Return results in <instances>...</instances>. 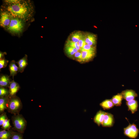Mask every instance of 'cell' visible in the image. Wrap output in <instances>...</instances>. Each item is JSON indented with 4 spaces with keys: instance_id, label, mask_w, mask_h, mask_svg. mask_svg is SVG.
Segmentation results:
<instances>
[{
    "instance_id": "1f68e13d",
    "label": "cell",
    "mask_w": 139,
    "mask_h": 139,
    "mask_svg": "<svg viewBox=\"0 0 139 139\" xmlns=\"http://www.w3.org/2000/svg\"><path fill=\"white\" fill-rule=\"evenodd\" d=\"M6 53L2 52L0 51V59H2L4 58V56L5 55Z\"/></svg>"
},
{
    "instance_id": "44dd1931",
    "label": "cell",
    "mask_w": 139,
    "mask_h": 139,
    "mask_svg": "<svg viewBox=\"0 0 139 139\" xmlns=\"http://www.w3.org/2000/svg\"><path fill=\"white\" fill-rule=\"evenodd\" d=\"M65 51L67 55L72 57L76 53L79 51L76 48L68 45H65Z\"/></svg>"
},
{
    "instance_id": "6da1fadb",
    "label": "cell",
    "mask_w": 139,
    "mask_h": 139,
    "mask_svg": "<svg viewBox=\"0 0 139 139\" xmlns=\"http://www.w3.org/2000/svg\"><path fill=\"white\" fill-rule=\"evenodd\" d=\"M2 8L7 12L12 17L26 22L32 19L34 12L33 3L28 0H6Z\"/></svg>"
},
{
    "instance_id": "d6986e66",
    "label": "cell",
    "mask_w": 139,
    "mask_h": 139,
    "mask_svg": "<svg viewBox=\"0 0 139 139\" xmlns=\"http://www.w3.org/2000/svg\"><path fill=\"white\" fill-rule=\"evenodd\" d=\"M123 99L122 95L120 93L114 96L111 99L114 105L119 106L121 105Z\"/></svg>"
},
{
    "instance_id": "7a4b0ae2",
    "label": "cell",
    "mask_w": 139,
    "mask_h": 139,
    "mask_svg": "<svg viewBox=\"0 0 139 139\" xmlns=\"http://www.w3.org/2000/svg\"><path fill=\"white\" fill-rule=\"evenodd\" d=\"M26 23L20 19L12 17L10 24L6 30L13 35L20 36L24 30Z\"/></svg>"
},
{
    "instance_id": "603a6c76",
    "label": "cell",
    "mask_w": 139,
    "mask_h": 139,
    "mask_svg": "<svg viewBox=\"0 0 139 139\" xmlns=\"http://www.w3.org/2000/svg\"><path fill=\"white\" fill-rule=\"evenodd\" d=\"M66 45L75 48L79 51H80L81 49L78 43L74 42L68 39L67 40Z\"/></svg>"
},
{
    "instance_id": "9a60e30c",
    "label": "cell",
    "mask_w": 139,
    "mask_h": 139,
    "mask_svg": "<svg viewBox=\"0 0 139 139\" xmlns=\"http://www.w3.org/2000/svg\"><path fill=\"white\" fill-rule=\"evenodd\" d=\"M84 36L82 32L77 31L72 33L69 36L68 39L74 42H77Z\"/></svg>"
},
{
    "instance_id": "ba28073f",
    "label": "cell",
    "mask_w": 139,
    "mask_h": 139,
    "mask_svg": "<svg viewBox=\"0 0 139 139\" xmlns=\"http://www.w3.org/2000/svg\"><path fill=\"white\" fill-rule=\"evenodd\" d=\"M114 122L113 115L111 113L106 112L102 125L103 127H111L113 125Z\"/></svg>"
},
{
    "instance_id": "5b68a950",
    "label": "cell",
    "mask_w": 139,
    "mask_h": 139,
    "mask_svg": "<svg viewBox=\"0 0 139 139\" xmlns=\"http://www.w3.org/2000/svg\"><path fill=\"white\" fill-rule=\"evenodd\" d=\"M124 134L131 138H136L139 132L138 129L134 123H129L127 127L124 128Z\"/></svg>"
},
{
    "instance_id": "8fae6325",
    "label": "cell",
    "mask_w": 139,
    "mask_h": 139,
    "mask_svg": "<svg viewBox=\"0 0 139 139\" xmlns=\"http://www.w3.org/2000/svg\"><path fill=\"white\" fill-rule=\"evenodd\" d=\"M82 61H88L92 59L95 55V51L86 50L81 49Z\"/></svg>"
},
{
    "instance_id": "f1b7e54d",
    "label": "cell",
    "mask_w": 139,
    "mask_h": 139,
    "mask_svg": "<svg viewBox=\"0 0 139 139\" xmlns=\"http://www.w3.org/2000/svg\"><path fill=\"white\" fill-rule=\"evenodd\" d=\"M7 118L5 113L2 114L0 116V126H2L5 119Z\"/></svg>"
},
{
    "instance_id": "83f0119b",
    "label": "cell",
    "mask_w": 139,
    "mask_h": 139,
    "mask_svg": "<svg viewBox=\"0 0 139 139\" xmlns=\"http://www.w3.org/2000/svg\"><path fill=\"white\" fill-rule=\"evenodd\" d=\"M11 139H23L21 135L19 133H12Z\"/></svg>"
},
{
    "instance_id": "d4e9b609",
    "label": "cell",
    "mask_w": 139,
    "mask_h": 139,
    "mask_svg": "<svg viewBox=\"0 0 139 139\" xmlns=\"http://www.w3.org/2000/svg\"><path fill=\"white\" fill-rule=\"evenodd\" d=\"M11 127L10 123V120L7 117L5 119L2 127L3 130H8Z\"/></svg>"
},
{
    "instance_id": "3957f363",
    "label": "cell",
    "mask_w": 139,
    "mask_h": 139,
    "mask_svg": "<svg viewBox=\"0 0 139 139\" xmlns=\"http://www.w3.org/2000/svg\"><path fill=\"white\" fill-rule=\"evenodd\" d=\"M22 107V104L20 98L15 96L9 97L7 109L8 111L14 115L18 114Z\"/></svg>"
},
{
    "instance_id": "7c38bea8",
    "label": "cell",
    "mask_w": 139,
    "mask_h": 139,
    "mask_svg": "<svg viewBox=\"0 0 139 139\" xmlns=\"http://www.w3.org/2000/svg\"><path fill=\"white\" fill-rule=\"evenodd\" d=\"M16 63L18 65V72L21 73L23 72L28 65L27 55H25L24 57L20 59Z\"/></svg>"
},
{
    "instance_id": "ac0fdd59",
    "label": "cell",
    "mask_w": 139,
    "mask_h": 139,
    "mask_svg": "<svg viewBox=\"0 0 139 139\" xmlns=\"http://www.w3.org/2000/svg\"><path fill=\"white\" fill-rule=\"evenodd\" d=\"M9 96L0 97V112L3 113L5 110L7 109L8 104Z\"/></svg>"
},
{
    "instance_id": "277c9868",
    "label": "cell",
    "mask_w": 139,
    "mask_h": 139,
    "mask_svg": "<svg viewBox=\"0 0 139 139\" xmlns=\"http://www.w3.org/2000/svg\"><path fill=\"white\" fill-rule=\"evenodd\" d=\"M14 129L18 132L23 133L27 126L26 120L21 115H14L12 117Z\"/></svg>"
},
{
    "instance_id": "484cf974",
    "label": "cell",
    "mask_w": 139,
    "mask_h": 139,
    "mask_svg": "<svg viewBox=\"0 0 139 139\" xmlns=\"http://www.w3.org/2000/svg\"><path fill=\"white\" fill-rule=\"evenodd\" d=\"M8 62L5 58L0 59V69L5 68L7 66Z\"/></svg>"
},
{
    "instance_id": "7402d4cb",
    "label": "cell",
    "mask_w": 139,
    "mask_h": 139,
    "mask_svg": "<svg viewBox=\"0 0 139 139\" xmlns=\"http://www.w3.org/2000/svg\"><path fill=\"white\" fill-rule=\"evenodd\" d=\"M12 133L9 131L3 130L0 131V139H10Z\"/></svg>"
},
{
    "instance_id": "e0dca14e",
    "label": "cell",
    "mask_w": 139,
    "mask_h": 139,
    "mask_svg": "<svg viewBox=\"0 0 139 139\" xmlns=\"http://www.w3.org/2000/svg\"><path fill=\"white\" fill-rule=\"evenodd\" d=\"M9 67L10 72V76H12L13 79L14 76L16 75L18 71V67L16 66L15 62L14 60L10 62Z\"/></svg>"
},
{
    "instance_id": "4dcf8cb0",
    "label": "cell",
    "mask_w": 139,
    "mask_h": 139,
    "mask_svg": "<svg viewBox=\"0 0 139 139\" xmlns=\"http://www.w3.org/2000/svg\"><path fill=\"white\" fill-rule=\"evenodd\" d=\"M78 44L79 46L81 49L86 44L85 41L84 36L79 41Z\"/></svg>"
},
{
    "instance_id": "9c48e42d",
    "label": "cell",
    "mask_w": 139,
    "mask_h": 139,
    "mask_svg": "<svg viewBox=\"0 0 139 139\" xmlns=\"http://www.w3.org/2000/svg\"><path fill=\"white\" fill-rule=\"evenodd\" d=\"M84 38L86 44L91 46H95L96 44L97 38L94 34L87 33L84 34Z\"/></svg>"
},
{
    "instance_id": "ffe728a7",
    "label": "cell",
    "mask_w": 139,
    "mask_h": 139,
    "mask_svg": "<svg viewBox=\"0 0 139 139\" xmlns=\"http://www.w3.org/2000/svg\"><path fill=\"white\" fill-rule=\"evenodd\" d=\"M100 106L104 109H109L114 106L111 99H106L100 104Z\"/></svg>"
},
{
    "instance_id": "4316f807",
    "label": "cell",
    "mask_w": 139,
    "mask_h": 139,
    "mask_svg": "<svg viewBox=\"0 0 139 139\" xmlns=\"http://www.w3.org/2000/svg\"><path fill=\"white\" fill-rule=\"evenodd\" d=\"M81 49L86 50L95 51L96 48L95 46H91L86 44Z\"/></svg>"
},
{
    "instance_id": "2e32d148",
    "label": "cell",
    "mask_w": 139,
    "mask_h": 139,
    "mask_svg": "<svg viewBox=\"0 0 139 139\" xmlns=\"http://www.w3.org/2000/svg\"><path fill=\"white\" fill-rule=\"evenodd\" d=\"M9 76L6 74L1 75L0 77V86L3 87H8L11 81Z\"/></svg>"
},
{
    "instance_id": "30bf717a",
    "label": "cell",
    "mask_w": 139,
    "mask_h": 139,
    "mask_svg": "<svg viewBox=\"0 0 139 139\" xmlns=\"http://www.w3.org/2000/svg\"><path fill=\"white\" fill-rule=\"evenodd\" d=\"M8 87L9 97H11L16 96V93L20 88V86L18 83L13 80L10 82Z\"/></svg>"
},
{
    "instance_id": "8992f818",
    "label": "cell",
    "mask_w": 139,
    "mask_h": 139,
    "mask_svg": "<svg viewBox=\"0 0 139 139\" xmlns=\"http://www.w3.org/2000/svg\"><path fill=\"white\" fill-rule=\"evenodd\" d=\"M12 17L6 11L1 8L0 13V25L6 29L9 25Z\"/></svg>"
},
{
    "instance_id": "cb8c5ba5",
    "label": "cell",
    "mask_w": 139,
    "mask_h": 139,
    "mask_svg": "<svg viewBox=\"0 0 139 139\" xmlns=\"http://www.w3.org/2000/svg\"><path fill=\"white\" fill-rule=\"evenodd\" d=\"M9 96V91L7 88L0 86V97Z\"/></svg>"
},
{
    "instance_id": "5bb4252c",
    "label": "cell",
    "mask_w": 139,
    "mask_h": 139,
    "mask_svg": "<svg viewBox=\"0 0 139 139\" xmlns=\"http://www.w3.org/2000/svg\"><path fill=\"white\" fill-rule=\"evenodd\" d=\"M126 105L128 107V109L132 113L134 114L137 110L138 105L137 101L135 99L126 102Z\"/></svg>"
},
{
    "instance_id": "4fadbf2b",
    "label": "cell",
    "mask_w": 139,
    "mask_h": 139,
    "mask_svg": "<svg viewBox=\"0 0 139 139\" xmlns=\"http://www.w3.org/2000/svg\"><path fill=\"white\" fill-rule=\"evenodd\" d=\"M106 113V112L100 110L97 112L94 116V121L98 126L102 125Z\"/></svg>"
},
{
    "instance_id": "52a82bcc",
    "label": "cell",
    "mask_w": 139,
    "mask_h": 139,
    "mask_svg": "<svg viewBox=\"0 0 139 139\" xmlns=\"http://www.w3.org/2000/svg\"><path fill=\"white\" fill-rule=\"evenodd\" d=\"M123 99L127 101L135 99L138 96L137 94L135 92L132 90H126L123 91L121 93Z\"/></svg>"
},
{
    "instance_id": "f546056e",
    "label": "cell",
    "mask_w": 139,
    "mask_h": 139,
    "mask_svg": "<svg viewBox=\"0 0 139 139\" xmlns=\"http://www.w3.org/2000/svg\"><path fill=\"white\" fill-rule=\"evenodd\" d=\"M74 55V57L77 59V60L82 61V56L81 52L79 51L75 53Z\"/></svg>"
}]
</instances>
